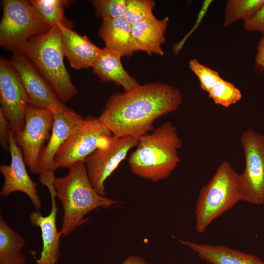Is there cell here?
<instances>
[{
	"mask_svg": "<svg viewBox=\"0 0 264 264\" xmlns=\"http://www.w3.org/2000/svg\"><path fill=\"white\" fill-rule=\"evenodd\" d=\"M182 101L180 91L169 84L139 85L111 95L98 118L112 135L138 140L154 130L156 119L176 110Z\"/></svg>",
	"mask_w": 264,
	"mask_h": 264,
	"instance_id": "obj_1",
	"label": "cell"
},
{
	"mask_svg": "<svg viewBox=\"0 0 264 264\" xmlns=\"http://www.w3.org/2000/svg\"><path fill=\"white\" fill-rule=\"evenodd\" d=\"M183 142L170 121L141 136L129 158L131 172L153 182L168 178L180 162L178 154Z\"/></svg>",
	"mask_w": 264,
	"mask_h": 264,
	"instance_id": "obj_2",
	"label": "cell"
},
{
	"mask_svg": "<svg viewBox=\"0 0 264 264\" xmlns=\"http://www.w3.org/2000/svg\"><path fill=\"white\" fill-rule=\"evenodd\" d=\"M53 184L56 197L64 210L60 230L64 237L86 223L88 219L85 216L88 213L99 207H111L118 203L95 190L88 178L85 161L70 167L66 176H55Z\"/></svg>",
	"mask_w": 264,
	"mask_h": 264,
	"instance_id": "obj_3",
	"label": "cell"
},
{
	"mask_svg": "<svg viewBox=\"0 0 264 264\" xmlns=\"http://www.w3.org/2000/svg\"><path fill=\"white\" fill-rule=\"evenodd\" d=\"M20 52L42 72L62 102L69 101L76 95L77 88L64 64L61 32L57 25L29 40Z\"/></svg>",
	"mask_w": 264,
	"mask_h": 264,
	"instance_id": "obj_4",
	"label": "cell"
},
{
	"mask_svg": "<svg viewBox=\"0 0 264 264\" xmlns=\"http://www.w3.org/2000/svg\"><path fill=\"white\" fill-rule=\"evenodd\" d=\"M239 175L228 161L222 162L200 189L196 206V230L203 233L209 225L242 201Z\"/></svg>",
	"mask_w": 264,
	"mask_h": 264,
	"instance_id": "obj_5",
	"label": "cell"
},
{
	"mask_svg": "<svg viewBox=\"0 0 264 264\" xmlns=\"http://www.w3.org/2000/svg\"><path fill=\"white\" fill-rule=\"evenodd\" d=\"M0 22V45L13 53L20 52L32 38L50 28L39 18L29 1L4 0Z\"/></svg>",
	"mask_w": 264,
	"mask_h": 264,
	"instance_id": "obj_6",
	"label": "cell"
},
{
	"mask_svg": "<svg viewBox=\"0 0 264 264\" xmlns=\"http://www.w3.org/2000/svg\"><path fill=\"white\" fill-rule=\"evenodd\" d=\"M112 136L98 117L84 118L69 135L59 149L55 158L56 169L69 168L85 161L97 149L105 145Z\"/></svg>",
	"mask_w": 264,
	"mask_h": 264,
	"instance_id": "obj_7",
	"label": "cell"
},
{
	"mask_svg": "<svg viewBox=\"0 0 264 264\" xmlns=\"http://www.w3.org/2000/svg\"><path fill=\"white\" fill-rule=\"evenodd\" d=\"M245 166L239 175L242 201L264 205V135L249 128L240 138Z\"/></svg>",
	"mask_w": 264,
	"mask_h": 264,
	"instance_id": "obj_8",
	"label": "cell"
},
{
	"mask_svg": "<svg viewBox=\"0 0 264 264\" xmlns=\"http://www.w3.org/2000/svg\"><path fill=\"white\" fill-rule=\"evenodd\" d=\"M132 136L112 135L104 146L97 149L85 160L88 178L95 190L105 196L106 180L125 159L129 151L138 144Z\"/></svg>",
	"mask_w": 264,
	"mask_h": 264,
	"instance_id": "obj_9",
	"label": "cell"
},
{
	"mask_svg": "<svg viewBox=\"0 0 264 264\" xmlns=\"http://www.w3.org/2000/svg\"><path fill=\"white\" fill-rule=\"evenodd\" d=\"M0 110L9 122L15 138L22 131L28 95L10 61L0 59Z\"/></svg>",
	"mask_w": 264,
	"mask_h": 264,
	"instance_id": "obj_10",
	"label": "cell"
},
{
	"mask_svg": "<svg viewBox=\"0 0 264 264\" xmlns=\"http://www.w3.org/2000/svg\"><path fill=\"white\" fill-rule=\"evenodd\" d=\"M53 122L54 114L50 110L27 105L24 128L15 139L22 149L25 164L33 174H36L43 145L51 135Z\"/></svg>",
	"mask_w": 264,
	"mask_h": 264,
	"instance_id": "obj_11",
	"label": "cell"
},
{
	"mask_svg": "<svg viewBox=\"0 0 264 264\" xmlns=\"http://www.w3.org/2000/svg\"><path fill=\"white\" fill-rule=\"evenodd\" d=\"M53 113L54 122L51 135L41 151L36 171L40 183L45 186L49 193L55 191L53 181L56 154L69 135L84 119L72 110L69 111L57 110Z\"/></svg>",
	"mask_w": 264,
	"mask_h": 264,
	"instance_id": "obj_12",
	"label": "cell"
},
{
	"mask_svg": "<svg viewBox=\"0 0 264 264\" xmlns=\"http://www.w3.org/2000/svg\"><path fill=\"white\" fill-rule=\"evenodd\" d=\"M10 62L19 74L28 96V104L53 112L57 110L69 111L31 61L21 52L13 53Z\"/></svg>",
	"mask_w": 264,
	"mask_h": 264,
	"instance_id": "obj_13",
	"label": "cell"
},
{
	"mask_svg": "<svg viewBox=\"0 0 264 264\" xmlns=\"http://www.w3.org/2000/svg\"><path fill=\"white\" fill-rule=\"evenodd\" d=\"M9 150L10 164L0 166V172L4 180L0 196L6 197L15 192L23 193L29 198L34 207L39 210L42 203L36 188L37 184L27 173L22 152L18 146L12 131L9 136Z\"/></svg>",
	"mask_w": 264,
	"mask_h": 264,
	"instance_id": "obj_14",
	"label": "cell"
},
{
	"mask_svg": "<svg viewBox=\"0 0 264 264\" xmlns=\"http://www.w3.org/2000/svg\"><path fill=\"white\" fill-rule=\"evenodd\" d=\"M50 195L51 209L47 216H44L39 210L32 212L29 215L31 224L39 227L41 231L43 248L37 264H57L60 257V241L62 235L60 231H58L56 225L58 208L56 194L51 193Z\"/></svg>",
	"mask_w": 264,
	"mask_h": 264,
	"instance_id": "obj_15",
	"label": "cell"
},
{
	"mask_svg": "<svg viewBox=\"0 0 264 264\" xmlns=\"http://www.w3.org/2000/svg\"><path fill=\"white\" fill-rule=\"evenodd\" d=\"M57 25L60 30L64 55L70 66L75 69L92 67L101 48L86 36L79 34L62 23Z\"/></svg>",
	"mask_w": 264,
	"mask_h": 264,
	"instance_id": "obj_16",
	"label": "cell"
},
{
	"mask_svg": "<svg viewBox=\"0 0 264 264\" xmlns=\"http://www.w3.org/2000/svg\"><path fill=\"white\" fill-rule=\"evenodd\" d=\"M182 244L196 252L210 264H264L257 256L222 245L201 244L178 239Z\"/></svg>",
	"mask_w": 264,
	"mask_h": 264,
	"instance_id": "obj_17",
	"label": "cell"
},
{
	"mask_svg": "<svg viewBox=\"0 0 264 264\" xmlns=\"http://www.w3.org/2000/svg\"><path fill=\"white\" fill-rule=\"evenodd\" d=\"M99 37L106 47L121 57L131 56L138 51L134 42L132 25L124 17L102 20L98 32Z\"/></svg>",
	"mask_w": 264,
	"mask_h": 264,
	"instance_id": "obj_18",
	"label": "cell"
},
{
	"mask_svg": "<svg viewBox=\"0 0 264 264\" xmlns=\"http://www.w3.org/2000/svg\"><path fill=\"white\" fill-rule=\"evenodd\" d=\"M122 57L109 48H101L92 68L93 72L103 82H113L121 86L124 91H129L140 84L130 75L122 66Z\"/></svg>",
	"mask_w": 264,
	"mask_h": 264,
	"instance_id": "obj_19",
	"label": "cell"
},
{
	"mask_svg": "<svg viewBox=\"0 0 264 264\" xmlns=\"http://www.w3.org/2000/svg\"><path fill=\"white\" fill-rule=\"evenodd\" d=\"M168 17L159 20L155 16L132 25V36L138 51L160 56L164 55L161 45L165 42V33Z\"/></svg>",
	"mask_w": 264,
	"mask_h": 264,
	"instance_id": "obj_20",
	"label": "cell"
},
{
	"mask_svg": "<svg viewBox=\"0 0 264 264\" xmlns=\"http://www.w3.org/2000/svg\"><path fill=\"white\" fill-rule=\"evenodd\" d=\"M23 237L12 229L0 215V264H27L22 251Z\"/></svg>",
	"mask_w": 264,
	"mask_h": 264,
	"instance_id": "obj_21",
	"label": "cell"
},
{
	"mask_svg": "<svg viewBox=\"0 0 264 264\" xmlns=\"http://www.w3.org/2000/svg\"><path fill=\"white\" fill-rule=\"evenodd\" d=\"M29 2L39 18L50 29L59 23L71 28V23L66 19L64 12V8L69 1L32 0Z\"/></svg>",
	"mask_w": 264,
	"mask_h": 264,
	"instance_id": "obj_22",
	"label": "cell"
},
{
	"mask_svg": "<svg viewBox=\"0 0 264 264\" xmlns=\"http://www.w3.org/2000/svg\"><path fill=\"white\" fill-rule=\"evenodd\" d=\"M264 4V0H229L227 1L223 25L233 24L240 20H245L256 13Z\"/></svg>",
	"mask_w": 264,
	"mask_h": 264,
	"instance_id": "obj_23",
	"label": "cell"
},
{
	"mask_svg": "<svg viewBox=\"0 0 264 264\" xmlns=\"http://www.w3.org/2000/svg\"><path fill=\"white\" fill-rule=\"evenodd\" d=\"M216 105L228 108L242 98L240 90L233 83L220 78L208 93Z\"/></svg>",
	"mask_w": 264,
	"mask_h": 264,
	"instance_id": "obj_24",
	"label": "cell"
},
{
	"mask_svg": "<svg viewBox=\"0 0 264 264\" xmlns=\"http://www.w3.org/2000/svg\"><path fill=\"white\" fill-rule=\"evenodd\" d=\"M124 17L131 25L141 22L154 17L153 10L155 5L152 0H126Z\"/></svg>",
	"mask_w": 264,
	"mask_h": 264,
	"instance_id": "obj_25",
	"label": "cell"
},
{
	"mask_svg": "<svg viewBox=\"0 0 264 264\" xmlns=\"http://www.w3.org/2000/svg\"><path fill=\"white\" fill-rule=\"evenodd\" d=\"M91 2L96 16L102 20L124 17L126 11V0H94Z\"/></svg>",
	"mask_w": 264,
	"mask_h": 264,
	"instance_id": "obj_26",
	"label": "cell"
},
{
	"mask_svg": "<svg viewBox=\"0 0 264 264\" xmlns=\"http://www.w3.org/2000/svg\"><path fill=\"white\" fill-rule=\"evenodd\" d=\"M189 66L198 77L201 88L208 93L221 78L217 71L202 65L196 59L189 61Z\"/></svg>",
	"mask_w": 264,
	"mask_h": 264,
	"instance_id": "obj_27",
	"label": "cell"
},
{
	"mask_svg": "<svg viewBox=\"0 0 264 264\" xmlns=\"http://www.w3.org/2000/svg\"><path fill=\"white\" fill-rule=\"evenodd\" d=\"M243 26L247 31L264 34V4L253 15L243 21Z\"/></svg>",
	"mask_w": 264,
	"mask_h": 264,
	"instance_id": "obj_28",
	"label": "cell"
},
{
	"mask_svg": "<svg viewBox=\"0 0 264 264\" xmlns=\"http://www.w3.org/2000/svg\"><path fill=\"white\" fill-rule=\"evenodd\" d=\"M11 130L10 124L0 110V143L1 147L9 150V140Z\"/></svg>",
	"mask_w": 264,
	"mask_h": 264,
	"instance_id": "obj_29",
	"label": "cell"
},
{
	"mask_svg": "<svg viewBox=\"0 0 264 264\" xmlns=\"http://www.w3.org/2000/svg\"><path fill=\"white\" fill-rule=\"evenodd\" d=\"M254 64L257 69L264 71V34L258 44Z\"/></svg>",
	"mask_w": 264,
	"mask_h": 264,
	"instance_id": "obj_30",
	"label": "cell"
},
{
	"mask_svg": "<svg viewBox=\"0 0 264 264\" xmlns=\"http://www.w3.org/2000/svg\"><path fill=\"white\" fill-rule=\"evenodd\" d=\"M122 264H150L143 258L136 255H130L127 257Z\"/></svg>",
	"mask_w": 264,
	"mask_h": 264,
	"instance_id": "obj_31",
	"label": "cell"
}]
</instances>
